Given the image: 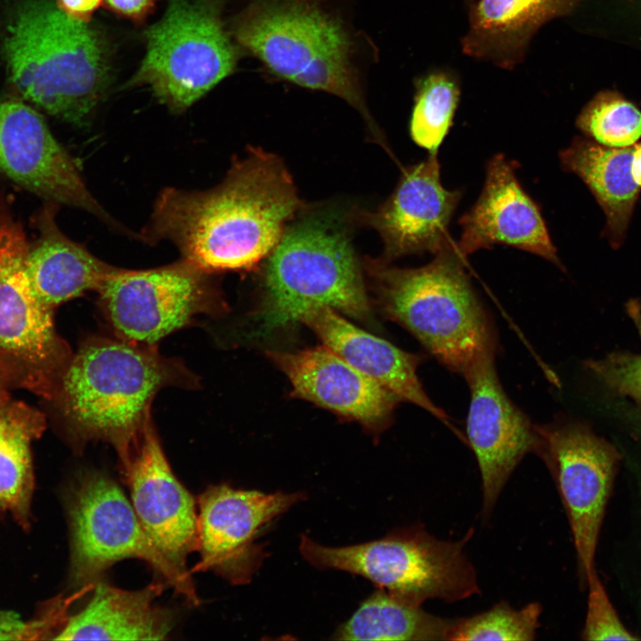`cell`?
<instances>
[{"label":"cell","mask_w":641,"mask_h":641,"mask_svg":"<svg viewBox=\"0 0 641 641\" xmlns=\"http://www.w3.org/2000/svg\"><path fill=\"white\" fill-rule=\"evenodd\" d=\"M300 207L283 162L249 149L212 189H164L139 235L149 243L171 241L210 273L247 270L269 256Z\"/></svg>","instance_id":"1"},{"label":"cell","mask_w":641,"mask_h":641,"mask_svg":"<svg viewBox=\"0 0 641 641\" xmlns=\"http://www.w3.org/2000/svg\"><path fill=\"white\" fill-rule=\"evenodd\" d=\"M195 385L183 363L155 345L90 337L72 353L48 402L75 448L108 442L122 465L150 422L156 394L166 386Z\"/></svg>","instance_id":"2"},{"label":"cell","mask_w":641,"mask_h":641,"mask_svg":"<svg viewBox=\"0 0 641 641\" xmlns=\"http://www.w3.org/2000/svg\"><path fill=\"white\" fill-rule=\"evenodd\" d=\"M10 80L20 97L64 121L85 124L107 81L97 32L46 0L23 4L4 40Z\"/></svg>","instance_id":"3"},{"label":"cell","mask_w":641,"mask_h":641,"mask_svg":"<svg viewBox=\"0 0 641 641\" xmlns=\"http://www.w3.org/2000/svg\"><path fill=\"white\" fill-rule=\"evenodd\" d=\"M450 241L418 268L369 261L367 269L385 313L406 328L447 369L461 375L480 356L496 352L491 320Z\"/></svg>","instance_id":"4"},{"label":"cell","mask_w":641,"mask_h":641,"mask_svg":"<svg viewBox=\"0 0 641 641\" xmlns=\"http://www.w3.org/2000/svg\"><path fill=\"white\" fill-rule=\"evenodd\" d=\"M265 259L255 337L293 323L307 309L319 305L360 320L369 318L360 266L337 216L312 213L287 225Z\"/></svg>","instance_id":"5"},{"label":"cell","mask_w":641,"mask_h":641,"mask_svg":"<svg viewBox=\"0 0 641 641\" xmlns=\"http://www.w3.org/2000/svg\"><path fill=\"white\" fill-rule=\"evenodd\" d=\"M234 34L273 75L346 101L379 140L352 61L349 34L315 0H255L237 18Z\"/></svg>","instance_id":"6"},{"label":"cell","mask_w":641,"mask_h":641,"mask_svg":"<svg viewBox=\"0 0 641 641\" xmlns=\"http://www.w3.org/2000/svg\"><path fill=\"white\" fill-rule=\"evenodd\" d=\"M474 530L458 540H440L422 525L396 529L356 545L327 547L301 535L299 551L312 566L360 575L407 604L455 603L480 593L476 570L466 553Z\"/></svg>","instance_id":"7"},{"label":"cell","mask_w":641,"mask_h":641,"mask_svg":"<svg viewBox=\"0 0 641 641\" xmlns=\"http://www.w3.org/2000/svg\"><path fill=\"white\" fill-rule=\"evenodd\" d=\"M30 246L0 195V373L11 388L49 402L72 352L58 334L54 311L37 296L26 264Z\"/></svg>","instance_id":"8"},{"label":"cell","mask_w":641,"mask_h":641,"mask_svg":"<svg viewBox=\"0 0 641 641\" xmlns=\"http://www.w3.org/2000/svg\"><path fill=\"white\" fill-rule=\"evenodd\" d=\"M66 508L73 587L90 588L112 564L137 558L149 564L190 604H199L189 572L175 567L155 547L132 503L111 478L97 471L82 474L67 491Z\"/></svg>","instance_id":"9"},{"label":"cell","mask_w":641,"mask_h":641,"mask_svg":"<svg viewBox=\"0 0 641 641\" xmlns=\"http://www.w3.org/2000/svg\"><path fill=\"white\" fill-rule=\"evenodd\" d=\"M146 37L147 52L132 82L149 85L174 111L189 108L237 63L215 0H168Z\"/></svg>","instance_id":"10"},{"label":"cell","mask_w":641,"mask_h":641,"mask_svg":"<svg viewBox=\"0 0 641 641\" xmlns=\"http://www.w3.org/2000/svg\"><path fill=\"white\" fill-rule=\"evenodd\" d=\"M212 275L182 257L148 270L113 267L95 291L117 337L155 345L198 315L224 311Z\"/></svg>","instance_id":"11"},{"label":"cell","mask_w":641,"mask_h":641,"mask_svg":"<svg viewBox=\"0 0 641 641\" xmlns=\"http://www.w3.org/2000/svg\"><path fill=\"white\" fill-rule=\"evenodd\" d=\"M535 454L547 466L562 499L584 584L596 572L595 556L620 455L580 423L536 426Z\"/></svg>","instance_id":"12"},{"label":"cell","mask_w":641,"mask_h":641,"mask_svg":"<svg viewBox=\"0 0 641 641\" xmlns=\"http://www.w3.org/2000/svg\"><path fill=\"white\" fill-rule=\"evenodd\" d=\"M305 499L302 492L265 493L209 486L199 497L195 571H211L232 585L247 584L265 554L256 540L275 518Z\"/></svg>","instance_id":"13"},{"label":"cell","mask_w":641,"mask_h":641,"mask_svg":"<svg viewBox=\"0 0 641 641\" xmlns=\"http://www.w3.org/2000/svg\"><path fill=\"white\" fill-rule=\"evenodd\" d=\"M0 172L50 202L83 209L125 231L91 194L43 117L19 100L0 99Z\"/></svg>","instance_id":"14"},{"label":"cell","mask_w":641,"mask_h":641,"mask_svg":"<svg viewBox=\"0 0 641 641\" xmlns=\"http://www.w3.org/2000/svg\"><path fill=\"white\" fill-rule=\"evenodd\" d=\"M495 352L483 354L464 372L470 403L467 434L482 480V515L487 520L511 475L538 444L533 425L505 393L495 367Z\"/></svg>","instance_id":"15"},{"label":"cell","mask_w":641,"mask_h":641,"mask_svg":"<svg viewBox=\"0 0 641 641\" xmlns=\"http://www.w3.org/2000/svg\"><path fill=\"white\" fill-rule=\"evenodd\" d=\"M120 469L146 534L168 561L188 572L187 556L198 548L196 504L173 473L151 422Z\"/></svg>","instance_id":"16"},{"label":"cell","mask_w":641,"mask_h":641,"mask_svg":"<svg viewBox=\"0 0 641 641\" xmlns=\"http://www.w3.org/2000/svg\"><path fill=\"white\" fill-rule=\"evenodd\" d=\"M440 179L437 153L406 168L389 199L362 215L385 245L387 261L411 254H436L451 240L448 227L461 198Z\"/></svg>","instance_id":"17"},{"label":"cell","mask_w":641,"mask_h":641,"mask_svg":"<svg viewBox=\"0 0 641 641\" xmlns=\"http://www.w3.org/2000/svg\"><path fill=\"white\" fill-rule=\"evenodd\" d=\"M518 164L503 154L486 164L483 191L459 219L463 256L503 244L541 256L563 269L540 208L519 183Z\"/></svg>","instance_id":"18"},{"label":"cell","mask_w":641,"mask_h":641,"mask_svg":"<svg viewBox=\"0 0 641 641\" xmlns=\"http://www.w3.org/2000/svg\"><path fill=\"white\" fill-rule=\"evenodd\" d=\"M267 355L288 377L294 395L369 429L384 427L399 400L326 345Z\"/></svg>","instance_id":"19"},{"label":"cell","mask_w":641,"mask_h":641,"mask_svg":"<svg viewBox=\"0 0 641 641\" xmlns=\"http://www.w3.org/2000/svg\"><path fill=\"white\" fill-rule=\"evenodd\" d=\"M298 321L311 328L327 347L399 400L414 403L451 426L446 412L430 400L418 379L419 356L361 330L328 306L307 309Z\"/></svg>","instance_id":"20"},{"label":"cell","mask_w":641,"mask_h":641,"mask_svg":"<svg viewBox=\"0 0 641 641\" xmlns=\"http://www.w3.org/2000/svg\"><path fill=\"white\" fill-rule=\"evenodd\" d=\"M580 0H478L469 7L461 47L471 58L511 70L548 21L569 14Z\"/></svg>","instance_id":"21"},{"label":"cell","mask_w":641,"mask_h":641,"mask_svg":"<svg viewBox=\"0 0 641 641\" xmlns=\"http://www.w3.org/2000/svg\"><path fill=\"white\" fill-rule=\"evenodd\" d=\"M93 587L91 599L66 619L53 639L161 640L171 631V613L155 604L162 584L132 591L100 580Z\"/></svg>","instance_id":"22"},{"label":"cell","mask_w":641,"mask_h":641,"mask_svg":"<svg viewBox=\"0 0 641 641\" xmlns=\"http://www.w3.org/2000/svg\"><path fill=\"white\" fill-rule=\"evenodd\" d=\"M55 204L50 202L37 215L39 236L29 247L26 264L33 291L53 311L67 301L96 290L113 268L61 231L55 222Z\"/></svg>","instance_id":"23"},{"label":"cell","mask_w":641,"mask_h":641,"mask_svg":"<svg viewBox=\"0 0 641 641\" xmlns=\"http://www.w3.org/2000/svg\"><path fill=\"white\" fill-rule=\"evenodd\" d=\"M636 143L613 148L576 136L559 154L563 169L578 175L603 209L604 235L614 249L624 241L640 194L633 174Z\"/></svg>","instance_id":"24"},{"label":"cell","mask_w":641,"mask_h":641,"mask_svg":"<svg viewBox=\"0 0 641 641\" xmlns=\"http://www.w3.org/2000/svg\"><path fill=\"white\" fill-rule=\"evenodd\" d=\"M46 427L45 414L11 399L0 403V512L30 526L34 491L31 444Z\"/></svg>","instance_id":"25"},{"label":"cell","mask_w":641,"mask_h":641,"mask_svg":"<svg viewBox=\"0 0 641 641\" xmlns=\"http://www.w3.org/2000/svg\"><path fill=\"white\" fill-rule=\"evenodd\" d=\"M454 619L442 618L377 588L337 628V640H449Z\"/></svg>","instance_id":"26"},{"label":"cell","mask_w":641,"mask_h":641,"mask_svg":"<svg viewBox=\"0 0 641 641\" xmlns=\"http://www.w3.org/2000/svg\"><path fill=\"white\" fill-rule=\"evenodd\" d=\"M459 97V81L452 71L434 69L418 79L410 133L418 146L437 153L453 122Z\"/></svg>","instance_id":"27"},{"label":"cell","mask_w":641,"mask_h":641,"mask_svg":"<svg viewBox=\"0 0 641 641\" xmlns=\"http://www.w3.org/2000/svg\"><path fill=\"white\" fill-rule=\"evenodd\" d=\"M576 126L588 138L604 146L622 148L641 138V110L621 94L604 91L581 110Z\"/></svg>","instance_id":"28"},{"label":"cell","mask_w":641,"mask_h":641,"mask_svg":"<svg viewBox=\"0 0 641 641\" xmlns=\"http://www.w3.org/2000/svg\"><path fill=\"white\" fill-rule=\"evenodd\" d=\"M541 611L537 602L515 609L502 601L484 612L454 619L449 640H534Z\"/></svg>","instance_id":"29"},{"label":"cell","mask_w":641,"mask_h":641,"mask_svg":"<svg viewBox=\"0 0 641 641\" xmlns=\"http://www.w3.org/2000/svg\"><path fill=\"white\" fill-rule=\"evenodd\" d=\"M627 310L641 337L640 304L631 300ZM586 365L615 392L641 402V355L614 353L604 359L590 360Z\"/></svg>","instance_id":"30"},{"label":"cell","mask_w":641,"mask_h":641,"mask_svg":"<svg viewBox=\"0 0 641 641\" xmlns=\"http://www.w3.org/2000/svg\"><path fill=\"white\" fill-rule=\"evenodd\" d=\"M588 608L582 638L585 640H633L635 636L621 621L596 572L586 579Z\"/></svg>","instance_id":"31"},{"label":"cell","mask_w":641,"mask_h":641,"mask_svg":"<svg viewBox=\"0 0 641 641\" xmlns=\"http://www.w3.org/2000/svg\"><path fill=\"white\" fill-rule=\"evenodd\" d=\"M66 619V608L58 599L50 603L44 614L26 621L14 612L0 610V640H32L52 638ZM53 636V637H54Z\"/></svg>","instance_id":"32"},{"label":"cell","mask_w":641,"mask_h":641,"mask_svg":"<svg viewBox=\"0 0 641 641\" xmlns=\"http://www.w3.org/2000/svg\"><path fill=\"white\" fill-rule=\"evenodd\" d=\"M104 2L117 14L141 20L150 13L156 0H104Z\"/></svg>","instance_id":"33"},{"label":"cell","mask_w":641,"mask_h":641,"mask_svg":"<svg viewBox=\"0 0 641 641\" xmlns=\"http://www.w3.org/2000/svg\"><path fill=\"white\" fill-rule=\"evenodd\" d=\"M104 0H58V7L71 18L85 21Z\"/></svg>","instance_id":"34"},{"label":"cell","mask_w":641,"mask_h":641,"mask_svg":"<svg viewBox=\"0 0 641 641\" xmlns=\"http://www.w3.org/2000/svg\"><path fill=\"white\" fill-rule=\"evenodd\" d=\"M633 174L635 182L641 188V142L636 143Z\"/></svg>","instance_id":"35"},{"label":"cell","mask_w":641,"mask_h":641,"mask_svg":"<svg viewBox=\"0 0 641 641\" xmlns=\"http://www.w3.org/2000/svg\"><path fill=\"white\" fill-rule=\"evenodd\" d=\"M10 389L11 387L7 384L3 375L0 373V403L10 398Z\"/></svg>","instance_id":"36"},{"label":"cell","mask_w":641,"mask_h":641,"mask_svg":"<svg viewBox=\"0 0 641 641\" xmlns=\"http://www.w3.org/2000/svg\"><path fill=\"white\" fill-rule=\"evenodd\" d=\"M629 413L635 426L641 431V410L634 409L633 410H630Z\"/></svg>","instance_id":"37"},{"label":"cell","mask_w":641,"mask_h":641,"mask_svg":"<svg viewBox=\"0 0 641 641\" xmlns=\"http://www.w3.org/2000/svg\"><path fill=\"white\" fill-rule=\"evenodd\" d=\"M465 2L467 4L468 7H470L474 4V0H465Z\"/></svg>","instance_id":"38"},{"label":"cell","mask_w":641,"mask_h":641,"mask_svg":"<svg viewBox=\"0 0 641 641\" xmlns=\"http://www.w3.org/2000/svg\"><path fill=\"white\" fill-rule=\"evenodd\" d=\"M315 1H318V0H315Z\"/></svg>","instance_id":"39"}]
</instances>
